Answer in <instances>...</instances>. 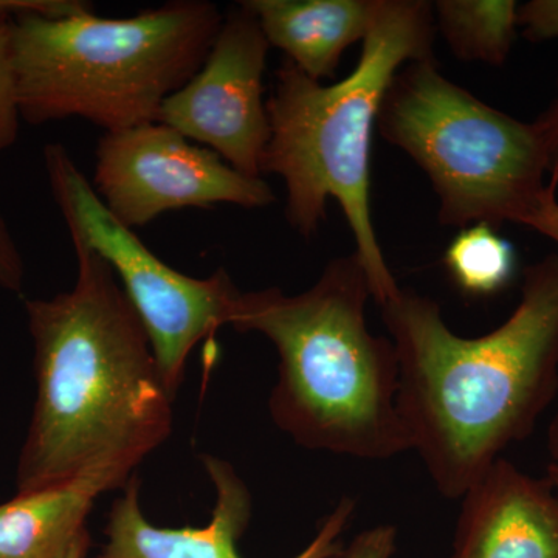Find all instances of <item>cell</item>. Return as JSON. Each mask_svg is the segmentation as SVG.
Instances as JSON below:
<instances>
[{"mask_svg":"<svg viewBox=\"0 0 558 558\" xmlns=\"http://www.w3.org/2000/svg\"><path fill=\"white\" fill-rule=\"evenodd\" d=\"M379 306L411 450L440 497L459 499L535 432L558 396V253L524 269L515 310L481 337L454 333L439 303L414 290Z\"/></svg>","mask_w":558,"mask_h":558,"instance_id":"6da1fadb","label":"cell"},{"mask_svg":"<svg viewBox=\"0 0 558 558\" xmlns=\"http://www.w3.org/2000/svg\"><path fill=\"white\" fill-rule=\"evenodd\" d=\"M92 186L106 208L134 230L167 211L277 204L269 183L231 168L167 124L105 132L98 140Z\"/></svg>","mask_w":558,"mask_h":558,"instance_id":"ba28073f","label":"cell"},{"mask_svg":"<svg viewBox=\"0 0 558 558\" xmlns=\"http://www.w3.org/2000/svg\"><path fill=\"white\" fill-rule=\"evenodd\" d=\"M89 532H84L81 534L78 538L73 542V545L70 546L68 553L64 554L62 558H87V549H89Z\"/></svg>","mask_w":558,"mask_h":558,"instance_id":"cb8c5ba5","label":"cell"},{"mask_svg":"<svg viewBox=\"0 0 558 558\" xmlns=\"http://www.w3.org/2000/svg\"><path fill=\"white\" fill-rule=\"evenodd\" d=\"M451 558H558V494L499 458L462 495Z\"/></svg>","mask_w":558,"mask_h":558,"instance_id":"8fae6325","label":"cell"},{"mask_svg":"<svg viewBox=\"0 0 558 558\" xmlns=\"http://www.w3.org/2000/svg\"><path fill=\"white\" fill-rule=\"evenodd\" d=\"M373 299L357 255L330 260L304 292H241L229 326L274 344L271 421L306 450L387 461L411 450L398 409L395 343L366 325Z\"/></svg>","mask_w":558,"mask_h":558,"instance_id":"3957f363","label":"cell"},{"mask_svg":"<svg viewBox=\"0 0 558 558\" xmlns=\"http://www.w3.org/2000/svg\"><path fill=\"white\" fill-rule=\"evenodd\" d=\"M519 7L515 0H438L433 13L458 60L501 68L519 33Z\"/></svg>","mask_w":558,"mask_h":558,"instance_id":"5bb4252c","label":"cell"},{"mask_svg":"<svg viewBox=\"0 0 558 558\" xmlns=\"http://www.w3.org/2000/svg\"><path fill=\"white\" fill-rule=\"evenodd\" d=\"M25 284V264L16 240L0 213V289L21 293Z\"/></svg>","mask_w":558,"mask_h":558,"instance_id":"ffe728a7","label":"cell"},{"mask_svg":"<svg viewBox=\"0 0 558 558\" xmlns=\"http://www.w3.org/2000/svg\"><path fill=\"white\" fill-rule=\"evenodd\" d=\"M546 449H548V469H546V478L553 484L554 490L558 494V411L548 428V440H546Z\"/></svg>","mask_w":558,"mask_h":558,"instance_id":"603a6c76","label":"cell"},{"mask_svg":"<svg viewBox=\"0 0 558 558\" xmlns=\"http://www.w3.org/2000/svg\"><path fill=\"white\" fill-rule=\"evenodd\" d=\"M529 229L549 238L558 245V194L545 205Z\"/></svg>","mask_w":558,"mask_h":558,"instance_id":"7402d4cb","label":"cell"},{"mask_svg":"<svg viewBox=\"0 0 558 558\" xmlns=\"http://www.w3.org/2000/svg\"><path fill=\"white\" fill-rule=\"evenodd\" d=\"M13 17H0V153L11 148L20 134V109L13 69Z\"/></svg>","mask_w":558,"mask_h":558,"instance_id":"2e32d148","label":"cell"},{"mask_svg":"<svg viewBox=\"0 0 558 558\" xmlns=\"http://www.w3.org/2000/svg\"><path fill=\"white\" fill-rule=\"evenodd\" d=\"M519 31L529 43L558 38V0H531L520 5Z\"/></svg>","mask_w":558,"mask_h":558,"instance_id":"e0dca14e","label":"cell"},{"mask_svg":"<svg viewBox=\"0 0 558 558\" xmlns=\"http://www.w3.org/2000/svg\"><path fill=\"white\" fill-rule=\"evenodd\" d=\"M128 483L92 473L38 490L17 494L0 505V558H62L87 531L95 501Z\"/></svg>","mask_w":558,"mask_h":558,"instance_id":"4fadbf2b","label":"cell"},{"mask_svg":"<svg viewBox=\"0 0 558 558\" xmlns=\"http://www.w3.org/2000/svg\"><path fill=\"white\" fill-rule=\"evenodd\" d=\"M270 47L315 81L332 78L344 51L363 43L379 0H242Z\"/></svg>","mask_w":558,"mask_h":558,"instance_id":"7c38bea8","label":"cell"},{"mask_svg":"<svg viewBox=\"0 0 558 558\" xmlns=\"http://www.w3.org/2000/svg\"><path fill=\"white\" fill-rule=\"evenodd\" d=\"M94 11L92 3L81 0H0V17L43 14L50 17L76 16Z\"/></svg>","mask_w":558,"mask_h":558,"instance_id":"d6986e66","label":"cell"},{"mask_svg":"<svg viewBox=\"0 0 558 558\" xmlns=\"http://www.w3.org/2000/svg\"><path fill=\"white\" fill-rule=\"evenodd\" d=\"M216 501L204 527H160L146 519L140 502L137 478L113 501L108 515L106 543L90 558H242L238 550L252 519V494L236 469L226 459L202 457ZM357 502L343 497L319 521L314 538L292 558H343L344 534L354 520Z\"/></svg>","mask_w":558,"mask_h":558,"instance_id":"30bf717a","label":"cell"},{"mask_svg":"<svg viewBox=\"0 0 558 558\" xmlns=\"http://www.w3.org/2000/svg\"><path fill=\"white\" fill-rule=\"evenodd\" d=\"M435 13L424 0H379L362 54L347 78L315 81L289 60L275 72L267 98L270 140L260 174L286 186L289 226L311 240L339 202L354 234L355 255L368 274L377 304L400 289L389 270L371 215L374 124L389 84L402 65L433 60Z\"/></svg>","mask_w":558,"mask_h":558,"instance_id":"277c9868","label":"cell"},{"mask_svg":"<svg viewBox=\"0 0 558 558\" xmlns=\"http://www.w3.org/2000/svg\"><path fill=\"white\" fill-rule=\"evenodd\" d=\"M76 281L25 301L36 400L17 494L92 473L124 483L170 438L172 400L137 312L108 263L72 236Z\"/></svg>","mask_w":558,"mask_h":558,"instance_id":"7a4b0ae2","label":"cell"},{"mask_svg":"<svg viewBox=\"0 0 558 558\" xmlns=\"http://www.w3.org/2000/svg\"><path fill=\"white\" fill-rule=\"evenodd\" d=\"M444 264L462 293L483 299L509 288L517 274V252L498 229L478 222L459 231L444 253Z\"/></svg>","mask_w":558,"mask_h":558,"instance_id":"9a60e30c","label":"cell"},{"mask_svg":"<svg viewBox=\"0 0 558 558\" xmlns=\"http://www.w3.org/2000/svg\"><path fill=\"white\" fill-rule=\"evenodd\" d=\"M398 550V529L377 524L355 535L344 548L343 558H392Z\"/></svg>","mask_w":558,"mask_h":558,"instance_id":"ac0fdd59","label":"cell"},{"mask_svg":"<svg viewBox=\"0 0 558 558\" xmlns=\"http://www.w3.org/2000/svg\"><path fill=\"white\" fill-rule=\"evenodd\" d=\"M223 14L208 0H171L132 17L27 14L13 24L21 120L90 121L117 132L159 121L163 102L204 64Z\"/></svg>","mask_w":558,"mask_h":558,"instance_id":"5b68a950","label":"cell"},{"mask_svg":"<svg viewBox=\"0 0 558 558\" xmlns=\"http://www.w3.org/2000/svg\"><path fill=\"white\" fill-rule=\"evenodd\" d=\"M44 165L69 234L86 242L116 274L148 333L165 384L175 396L191 352L229 326L241 290L226 269L193 278L163 263L106 208L61 143L46 145Z\"/></svg>","mask_w":558,"mask_h":558,"instance_id":"52a82bcc","label":"cell"},{"mask_svg":"<svg viewBox=\"0 0 558 558\" xmlns=\"http://www.w3.org/2000/svg\"><path fill=\"white\" fill-rule=\"evenodd\" d=\"M377 128L427 174L439 222L531 227L558 194L535 121L524 123L481 101L440 73L435 58L402 65L381 101Z\"/></svg>","mask_w":558,"mask_h":558,"instance_id":"8992f818","label":"cell"},{"mask_svg":"<svg viewBox=\"0 0 558 558\" xmlns=\"http://www.w3.org/2000/svg\"><path fill=\"white\" fill-rule=\"evenodd\" d=\"M269 49L255 14L242 2L231 7L196 75L161 106L159 123L260 178L270 140L263 80Z\"/></svg>","mask_w":558,"mask_h":558,"instance_id":"9c48e42d","label":"cell"},{"mask_svg":"<svg viewBox=\"0 0 558 558\" xmlns=\"http://www.w3.org/2000/svg\"><path fill=\"white\" fill-rule=\"evenodd\" d=\"M535 124H537L543 138H545L546 146H548L554 174L558 180V95L553 105L535 120Z\"/></svg>","mask_w":558,"mask_h":558,"instance_id":"44dd1931","label":"cell"}]
</instances>
